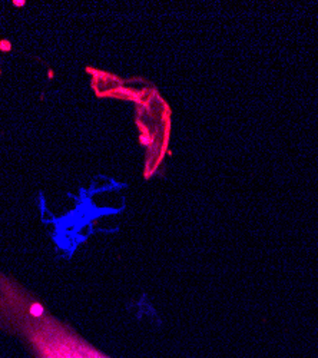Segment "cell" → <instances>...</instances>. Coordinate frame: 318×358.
Here are the masks:
<instances>
[{
  "label": "cell",
  "mask_w": 318,
  "mask_h": 358,
  "mask_svg": "<svg viewBox=\"0 0 318 358\" xmlns=\"http://www.w3.org/2000/svg\"><path fill=\"white\" fill-rule=\"evenodd\" d=\"M8 325L23 337L35 358H112L52 320L36 301L29 304L27 315L20 314Z\"/></svg>",
  "instance_id": "obj_1"
}]
</instances>
